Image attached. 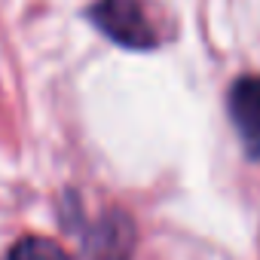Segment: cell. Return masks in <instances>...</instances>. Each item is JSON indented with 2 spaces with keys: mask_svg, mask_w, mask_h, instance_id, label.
I'll return each mask as SVG.
<instances>
[{
  "mask_svg": "<svg viewBox=\"0 0 260 260\" xmlns=\"http://www.w3.org/2000/svg\"><path fill=\"white\" fill-rule=\"evenodd\" d=\"M92 22L119 46L128 49H150L156 43L150 19L138 0H98L92 7Z\"/></svg>",
  "mask_w": 260,
  "mask_h": 260,
  "instance_id": "obj_1",
  "label": "cell"
},
{
  "mask_svg": "<svg viewBox=\"0 0 260 260\" xmlns=\"http://www.w3.org/2000/svg\"><path fill=\"white\" fill-rule=\"evenodd\" d=\"M86 260H132L135 254V223L122 211H107L83 233Z\"/></svg>",
  "mask_w": 260,
  "mask_h": 260,
  "instance_id": "obj_2",
  "label": "cell"
},
{
  "mask_svg": "<svg viewBox=\"0 0 260 260\" xmlns=\"http://www.w3.org/2000/svg\"><path fill=\"white\" fill-rule=\"evenodd\" d=\"M230 116L251 159H260V77H242L230 89Z\"/></svg>",
  "mask_w": 260,
  "mask_h": 260,
  "instance_id": "obj_3",
  "label": "cell"
},
{
  "mask_svg": "<svg viewBox=\"0 0 260 260\" xmlns=\"http://www.w3.org/2000/svg\"><path fill=\"white\" fill-rule=\"evenodd\" d=\"M10 260H71V254H68L61 245L49 242V239L28 236V239H22V242L13 248Z\"/></svg>",
  "mask_w": 260,
  "mask_h": 260,
  "instance_id": "obj_4",
  "label": "cell"
}]
</instances>
